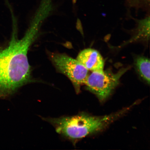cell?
<instances>
[{"label":"cell","mask_w":150,"mask_h":150,"mask_svg":"<svg viewBox=\"0 0 150 150\" xmlns=\"http://www.w3.org/2000/svg\"><path fill=\"white\" fill-rule=\"evenodd\" d=\"M38 11L22 38L18 39L14 33L8 45L0 48V97L11 95L30 80L28 52L47 16Z\"/></svg>","instance_id":"6da1fadb"},{"label":"cell","mask_w":150,"mask_h":150,"mask_svg":"<svg viewBox=\"0 0 150 150\" xmlns=\"http://www.w3.org/2000/svg\"><path fill=\"white\" fill-rule=\"evenodd\" d=\"M127 110L103 117L81 114L72 117L51 118L47 120L53 125L58 134L71 139L77 140L102 130Z\"/></svg>","instance_id":"7a4b0ae2"},{"label":"cell","mask_w":150,"mask_h":150,"mask_svg":"<svg viewBox=\"0 0 150 150\" xmlns=\"http://www.w3.org/2000/svg\"><path fill=\"white\" fill-rule=\"evenodd\" d=\"M128 69V67L122 68L116 73L110 70L93 71L88 75L84 84L99 100L104 101L111 94L119 84L122 76Z\"/></svg>","instance_id":"3957f363"},{"label":"cell","mask_w":150,"mask_h":150,"mask_svg":"<svg viewBox=\"0 0 150 150\" xmlns=\"http://www.w3.org/2000/svg\"><path fill=\"white\" fill-rule=\"evenodd\" d=\"M51 59L56 70L69 79L77 93L85 83L88 70L76 59L64 53H53Z\"/></svg>","instance_id":"277c9868"},{"label":"cell","mask_w":150,"mask_h":150,"mask_svg":"<svg viewBox=\"0 0 150 150\" xmlns=\"http://www.w3.org/2000/svg\"><path fill=\"white\" fill-rule=\"evenodd\" d=\"M76 59L88 71L93 72L104 70V59L96 50L91 48L84 50L79 54Z\"/></svg>","instance_id":"5b68a950"},{"label":"cell","mask_w":150,"mask_h":150,"mask_svg":"<svg viewBox=\"0 0 150 150\" xmlns=\"http://www.w3.org/2000/svg\"><path fill=\"white\" fill-rule=\"evenodd\" d=\"M134 65L140 76L147 82L150 83V60L144 56H139L134 61Z\"/></svg>","instance_id":"8992f818"},{"label":"cell","mask_w":150,"mask_h":150,"mask_svg":"<svg viewBox=\"0 0 150 150\" xmlns=\"http://www.w3.org/2000/svg\"><path fill=\"white\" fill-rule=\"evenodd\" d=\"M137 34L129 42L138 40H146L149 39L150 30L149 17L139 21Z\"/></svg>","instance_id":"52a82bcc"}]
</instances>
